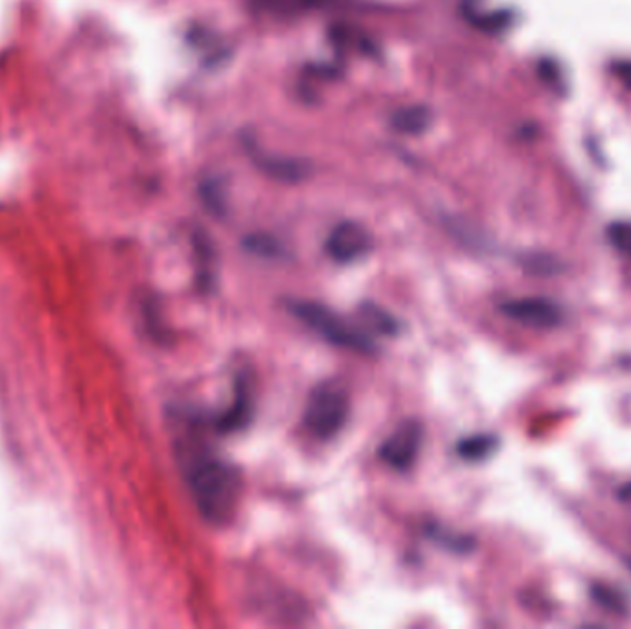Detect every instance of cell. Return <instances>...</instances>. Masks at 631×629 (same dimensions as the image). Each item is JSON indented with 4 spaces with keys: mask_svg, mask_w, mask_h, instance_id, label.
Wrapping results in <instances>:
<instances>
[{
    "mask_svg": "<svg viewBox=\"0 0 631 629\" xmlns=\"http://www.w3.org/2000/svg\"><path fill=\"white\" fill-rule=\"evenodd\" d=\"M178 454L192 497L203 517L216 526L231 523L242 495L239 469L196 441H181Z\"/></svg>",
    "mask_w": 631,
    "mask_h": 629,
    "instance_id": "1",
    "label": "cell"
},
{
    "mask_svg": "<svg viewBox=\"0 0 631 629\" xmlns=\"http://www.w3.org/2000/svg\"><path fill=\"white\" fill-rule=\"evenodd\" d=\"M288 307L299 321H303L314 333L320 334L329 344L351 349L362 355H371L377 351V345L371 340L370 334L344 320L334 310L323 307L322 303L298 299L290 301Z\"/></svg>",
    "mask_w": 631,
    "mask_h": 629,
    "instance_id": "2",
    "label": "cell"
},
{
    "mask_svg": "<svg viewBox=\"0 0 631 629\" xmlns=\"http://www.w3.org/2000/svg\"><path fill=\"white\" fill-rule=\"evenodd\" d=\"M349 410L346 386L340 380H325L310 393L303 423L314 438L331 440L346 425Z\"/></svg>",
    "mask_w": 631,
    "mask_h": 629,
    "instance_id": "3",
    "label": "cell"
},
{
    "mask_svg": "<svg viewBox=\"0 0 631 629\" xmlns=\"http://www.w3.org/2000/svg\"><path fill=\"white\" fill-rule=\"evenodd\" d=\"M504 316L532 329H552L558 327L563 314L552 299L547 297H519L504 301L501 307Z\"/></svg>",
    "mask_w": 631,
    "mask_h": 629,
    "instance_id": "4",
    "label": "cell"
},
{
    "mask_svg": "<svg viewBox=\"0 0 631 629\" xmlns=\"http://www.w3.org/2000/svg\"><path fill=\"white\" fill-rule=\"evenodd\" d=\"M423 430L417 421H405L393 430L379 449L382 462L388 463L397 471H406L416 462L421 449Z\"/></svg>",
    "mask_w": 631,
    "mask_h": 629,
    "instance_id": "5",
    "label": "cell"
},
{
    "mask_svg": "<svg viewBox=\"0 0 631 629\" xmlns=\"http://www.w3.org/2000/svg\"><path fill=\"white\" fill-rule=\"evenodd\" d=\"M371 248L368 231L355 222H342L327 238V253L336 262H353L364 257Z\"/></svg>",
    "mask_w": 631,
    "mask_h": 629,
    "instance_id": "6",
    "label": "cell"
},
{
    "mask_svg": "<svg viewBox=\"0 0 631 629\" xmlns=\"http://www.w3.org/2000/svg\"><path fill=\"white\" fill-rule=\"evenodd\" d=\"M251 414H253V397H251L250 382L244 375H240L235 386V399L229 406V410L220 416L216 425L222 432H235L250 423Z\"/></svg>",
    "mask_w": 631,
    "mask_h": 629,
    "instance_id": "7",
    "label": "cell"
},
{
    "mask_svg": "<svg viewBox=\"0 0 631 629\" xmlns=\"http://www.w3.org/2000/svg\"><path fill=\"white\" fill-rule=\"evenodd\" d=\"M497 447H499V440L495 436L478 434V436H469V438L460 441L456 447V452L460 458H464L467 462H480L497 451Z\"/></svg>",
    "mask_w": 631,
    "mask_h": 629,
    "instance_id": "8",
    "label": "cell"
},
{
    "mask_svg": "<svg viewBox=\"0 0 631 629\" xmlns=\"http://www.w3.org/2000/svg\"><path fill=\"white\" fill-rule=\"evenodd\" d=\"M358 312H360V316H362L364 325H366L370 331H375V333L379 334H392V336L401 331L399 321L395 320L390 312L381 309L379 305L366 303V305L360 307Z\"/></svg>",
    "mask_w": 631,
    "mask_h": 629,
    "instance_id": "9",
    "label": "cell"
},
{
    "mask_svg": "<svg viewBox=\"0 0 631 629\" xmlns=\"http://www.w3.org/2000/svg\"><path fill=\"white\" fill-rule=\"evenodd\" d=\"M430 113L427 107H405L393 115V126L403 133H419L429 124Z\"/></svg>",
    "mask_w": 631,
    "mask_h": 629,
    "instance_id": "10",
    "label": "cell"
},
{
    "mask_svg": "<svg viewBox=\"0 0 631 629\" xmlns=\"http://www.w3.org/2000/svg\"><path fill=\"white\" fill-rule=\"evenodd\" d=\"M320 0H255L257 10L268 15H296L318 6Z\"/></svg>",
    "mask_w": 631,
    "mask_h": 629,
    "instance_id": "11",
    "label": "cell"
},
{
    "mask_svg": "<svg viewBox=\"0 0 631 629\" xmlns=\"http://www.w3.org/2000/svg\"><path fill=\"white\" fill-rule=\"evenodd\" d=\"M611 246L631 261V222H613L608 227Z\"/></svg>",
    "mask_w": 631,
    "mask_h": 629,
    "instance_id": "12",
    "label": "cell"
},
{
    "mask_svg": "<svg viewBox=\"0 0 631 629\" xmlns=\"http://www.w3.org/2000/svg\"><path fill=\"white\" fill-rule=\"evenodd\" d=\"M246 248L261 257H277L281 255V244L268 235H253L246 238Z\"/></svg>",
    "mask_w": 631,
    "mask_h": 629,
    "instance_id": "13",
    "label": "cell"
},
{
    "mask_svg": "<svg viewBox=\"0 0 631 629\" xmlns=\"http://www.w3.org/2000/svg\"><path fill=\"white\" fill-rule=\"evenodd\" d=\"M593 598H595L596 604L606 607L609 611H620L622 609V600H620L619 593L611 591L608 587H595L593 589Z\"/></svg>",
    "mask_w": 631,
    "mask_h": 629,
    "instance_id": "14",
    "label": "cell"
},
{
    "mask_svg": "<svg viewBox=\"0 0 631 629\" xmlns=\"http://www.w3.org/2000/svg\"><path fill=\"white\" fill-rule=\"evenodd\" d=\"M619 497L620 500H624V502H631V482L620 489Z\"/></svg>",
    "mask_w": 631,
    "mask_h": 629,
    "instance_id": "15",
    "label": "cell"
}]
</instances>
